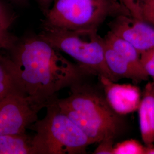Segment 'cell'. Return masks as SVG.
<instances>
[{
	"label": "cell",
	"mask_w": 154,
	"mask_h": 154,
	"mask_svg": "<svg viewBox=\"0 0 154 154\" xmlns=\"http://www.w3.org/2000/svg\"><path fill=\"white\" fill-rule=\"evenodd\" d=\"M140 59L145 71L154 83V48L141 53Z\"/></svg>",
	"instance_id": "15"
},
{
	"label": "cell",
	"mask_w": 154,
	"mask_h": 154,
	"mask_svg": "<svg viewBox=\"0 0 154 154\" xmlns=\"http://www.w3.org/2000/svg\"><path fill=\"white\" fill-rule=\"evenodd\" d=\"M81 82L70 88V93L66 98H55L58 107L93 144L108 138L116 140L124 129L121 116L112 109L104 94Z\"/></svg>",
	"instance_id": "2"
},
{
	"label": "cell",
	"mask_w": 154,
	"mask_h": 154,
	"mask_svg": "<svg viewBox=\"0 0 154 154\" xmlns=\"http://www.w3.org/2000/svg\"><path fill=\"white\" fill-rule=\"evenodd\" d=\"M115 139H105L98 143V147L94 151V154H113Z\"/></svg>",
	"instance_id": "17"
},
{
	"label": "cell",
	"mask_w": 154,
	"mask_h": 154,
	"mask_svg": "<svg viewBox=\"0 0 154 154\" xmlns=\"http://www.w3.org/2000/svg\"><path fill=\"white\" fill-rule=\"evenodd\" d=\"M44 14L43 26L70 30H98L109 17L131 15L119 0H54Z\"/></svg>",
	"instance_id": "5"
},
{
	"label": "cell",
	"mask_w": 154,
	"mask_h": 154,
	"mask_svg": "<svg viewBox=\"0 0 154 154\" xmlns=\"http://www.w3.org/2000/svg\"><path fill=\"white\" fill-rule=\"evenodd\" d=\"M142 20L154 27V0H149L143 6L142 11Z\"/></svg>",
	"instance_id": "18"
},
{
	"label": "cell",
	"mask_w": 154,
	"mask_h": 154,
	"mask_svg": "<svg viewBox=\"0 0 154 154\" xmlns=\"http://www.w3.org/2000/svg\"><path fill=\"white\" fill-rule=\"evenodd\" d=\"M110 31L126 40L140 54L154 48V27L131 15L122 14L109 23Z\"/></svg>",
	"instance_id": "7"
},
{
	"label": "cell",
	"mask_w": 154,
	"mask_h": 154,
	"mask_svg": "<svg viewBox=\"0 0 154 154\" xmlns=\"http://www.w3.org/2000/svg\"><path fill=\"white\" fill-rule=\"evenodd\" d=\"M33 136L26 133L0 136V154H35Z\"/></svg>",
	"instance_id": "12"
},
{
	"label": "cell",
	"mask_w": 154,
	"mask_h": 154,
	"mask_svg": "<svg viewBox=\"0 0 154 154\" xmlns=\"http://www.w3.org/2000/svg\"><path fill=\"white\" fill-rule=\"evenodd\" d=\"M105 57L108 68L118 80L121 78L130 79L135 84L147 81L106 42Z\"/></svg>",
	"instance_id": "10"
},
{
	"label": "cell",
	"mask_w": 154,
	"mask_h": 154,
	"mask_svg": "<svg viewBox=\"0 0 154 154\" xmlns=\"http://www.w3.org/2000/svg\"><path fill=\"white\" fill-rule=\"evenodd\" d=\"M8 1L18 5H23L26 4L29 0H8Z\"/></svg>",
	"instance_id": "22"
},
{
	"label": "cell",
	"mask_w": 154,
	"mask_h": 154,
	"mask_svg": "<svg viewBox=\"0 0 154 154\" xmlns=\"http://www.w3.org/2000/svg\"><path fill=\"white\" fill-rule=\"evenodd\" d=\"M105 98L112 109L119 116L138 110L141 100L140 88L131 84H118L105 77H100Z\"/></svg>",
	"instance_id": "8"
},
{
	"label": "cell",
	"mask_w": 154,
	"mask_h": 154,
	"mask_svg": "<svg viewBox=\"0 0 154 154\" xmlns=\"http://www.w3.org/2000/svg\"><path fill=\"white\" fill-rule=\"evenodd\" d=\"M41 9L45 14L49 9L54 0H36Z\"/></svg>",
	"instance_id": "20"
},
{
	"label": "cell",
	"mask_w": 154,
	"mask_h": 154,
	"mask_svg": "<svg viewBox=\"0 0 154 154\" xmlns=\"http://www.w3.org/2000/svg\"><path fill=\"white\" fill-rule=\"evenodd\" d=\"M18 39L15 35L8 31L0 32V52L2 50L9 51Z\"/></svg>",
	"instance_id": "16"
},
{
	"label": "cell",
	"mask_w": 154,
	"mask_h": 154,
	"mask_svg": "<svg viewBox=\"0 0 154 154\" xmlns=\"http://www.w3.org/2000/svg\"><path fill=\"white\" fill-rule=\"evenodd\" d=\"M145 154H154V146L150 147L146 146Z\"/></svg>",
	"instance_id": "23"
},
{
	"label": "cell",
	"mask_w": 154,
	"mask_h": 154,
	"mask_svg": "<svg viewBox=\"0 0 154 154\" xmlns=\"http://www.w3.org/2000/svg\"><path fill=\"white\" fill-rule=\"evenodd\" d=\"M146 146L135 139H129L115 144L113 154H145Z\"/></svg>",
	"instance_id": "13"
},
{
	"label": "cell",
	"mask_w": 154,
	"mask_h": 154,
	"mask_svg": "<svg viewBox=\"0 0 154 154\" xmlns=\"http://www.w3.org/2000/svg\"><path fill=\"white\" fill-rule=\"evenodd\" d=\"M55 98L46 106V114L29 128L34 131L35 154H84L92 142L77 125L62 112Z\"/></svg>",
	"instance_id": "3"
},
{
	"label": "cell",
	"mask_w": 154,
	"mask_h": 154,
	"mask_svg": "<svg viewBox=\"0 0 154 154\" xmlns=\"http://www.w3.org/2000/svg\"><path fill=\"white\" fill-rule=\"evenodd\" d=\"M132 17L142 20L143 6L149 0H119Z\"/></svg>",
	"instance_id": "14"
},
{
	"label": "cell",
	"mask_w": 154,
	"mask_h": 154,
	"mask_svg": "<svg viewBox=\"0 0 154 154\" xmlns=\"http://www.w3.org/2000/svg\"><path fill=\"white\" fill-rule=\"evenodd\" d=\"M0 18L14 22L15 16L2 0H0Z\"/></svg>",
	"instance_id": "19"
},
{
	"label": "cell",
	"mask_w": 154,
	"mask_h": 154,
	"mask_svg": "<svg viewBox=\"0 0 154 154\" xmlns=\"http://www.w3.org/2000/svg\"><path fill=\"white\" fill-rule=\"evenodd\" d=\"M142 139L145 146H154V83H147L138 108Z\"/></svg>",
	"instance_id": "9"
},
{
	"label": "cell",
	"mask_w": 154,
	"mask_h": 154,
	"mask_svg": "<svg viewBox=\"0 0 154 154\" xmlns=\"http://www.w3.org/2000/svg\"><path fill=\"white\" fill-rule=\"evenodd\" d=\"M8 51L6 62L17 86L43 108L57 92L81 82L86 74L38 34L18 38Z\"/></svg>",
	"instance_id": "1"
},
{
	"label": "cell",
	"mask_w": 154,
	"mask_h": 154,
	"mask_svg": "<svg viewBox=\"0 0 154 154\" xmlns=\"http://www.w3.org/2000/svg\"><path fill=\"white\" fill-rule=\"evenodd\" d=\"M104 39L107 44L128 61L143 77L147 81L149 80V77L144 69L140 59V54L132 45L110 30Z\"/></svg>",
	"instance_id": "11"
},
{
	"label": "cell",
	"mask_w": 154,
	"mask_h": 154,
	"mask_svg": "<svg viewBox=\"0 0 154 154\" xmlns=\"http://www.w3.org/2000/svg\"><path fill=\"white\" fill-rule=\"evenodd\" d=\"M38 35L56 49L72 57L86 74L118 81L106 64L105 39L99 35L98 30H70L42 25Z\"/></svg>",
	"instance_id": "4"
},
{
	"label": "cell",
	"mask_w": 154,
	"mask_h": 154,
	"mask_svg": "<svg viewBox=\"0 0 154 154\" xmlns=\"http://www.w3.org/2000/svg\"><path fill=\"white\" fill-rule=\"evenodd\" d=\"M43 109L23 95H16L0 100V136L26 133Z\"/></svg>",
	"instance_id": "6"
},
{
	"label": "cell",
	"mask_w": 154,
	"mask_h": 154,
	"mask_svg": "<svg viewBox=\"0 0 154 154\" xmlns=\"http://www.w3.org/2000/svg\"><path fill=\"white\" fill-rule=\"evenodd\" d=\"M13 22L11 21L0 18V32L8 31Z\"/></svg>",
	"instance_id": "21"
}]
</instances>
